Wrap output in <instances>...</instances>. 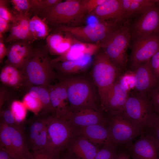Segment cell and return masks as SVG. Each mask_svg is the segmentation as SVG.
<instances>
[{
  "label": "cell",
  "mask_w": 159,
  "mask_h": 159,
  "mask_svg": "<svg viewBox=\"0 0 159 159\" xmlns=\"http://www.w3.org/2000/svg\"><path fill=\"white\" fill-rule=\"evenodd\" d=\"M66 87L71 111L102 109L97 89L92 78L81 75L58 76Z\"/></svg>",
  "instance_id": "obj_1"
},
{
  "label": "cell",
  "mask_w": 159,
  "mask_h": 159,
  "mask_svg": "<svg viewBox=\"0 0 159 159\" xmlns=\"http://www.w3.org/2000/svg\"><path fill=\"white\" fill-rule=\"evenodd\" d=\"M120 22L111 21H99L85 26H60L54 28L53 32L69 33L77 40L85 43L102 45L122 26Z\"/></svg>",
  "instance_id": "obj_2"
},
{
  "label": "cell",
  "mask_w": 159,
  "mask_h": 159,
  "mask_svg": "<svg viewBox=\"0 0 159 159\" xmlns=\"http://www.w3.org/2000/svg\"><path fill=\"white\" fill-rule=\"evenodd\" d=\"M46 47L33 49L23 71L29 88L32 86H47L57 75Z\"/></svg>",
  "instance_id": "obj_3"
},
{
  "label": "cell",
  "mask_w": 159,
  "mask_h": 159,
  "mask_svg": "<svg viewBox=\"0 0 159 159\" xmlns=\"http://www.w3.org/2000/svg\"><path fill=\"white\" fill-rule=\"evenodd\" d=\"M92 64L91 78L97 89L100 105L119 77L120 71L103 50H100L94 55Z\"/></svg>",
  "instance_id": "obj_4"
},
{
  "label": "cell",
  "mask_w": 159,
  "mask_h": 159,
  "mask_svg": "<svg viewBox=\"0 0 159 159\" xmlns=\"http://www.w3.org/2000/svg\"><path fill=\"white\" fill-rule=\"evenodd\" d=\"M86 15L82 0H67L52 7L42 17L48 24L55 28L80 26Z\"/></svg>",
  "instance_id": "obj_5"
},
{
  "label": "cell",
  "mask_w": 159,
  "mask_h": 159,
  "mask_svg": "<svg viewBox=\"0 0 159 159\" xmlns=\"http://www.w3.org/2000/svg\"><path fill=\"white\" fill-rule=\"evenodd\" d=\"M49 114L47 117L48 143L45 149L60 154L77 135V128L68 120Z\"/></svg>",
  "instance_id": "obj_6"
},
{
  "label": "cell",
  "mask_w": 159,
  "mask_h": 159,
  "mask_svg": "<svg viewBox=\"0 0 159 159\" xmlns=\"http://www.w3.org/2000/svg\"><path fill=\"white\" fill-rule=\"evenodd\" d=\"M0 148L14 159L33 158L26 142L23 125H9L0 122Z\"/></svg>",
  "instance_id": "obj_7"
},
{
  "label": "cell",
  "mask_w": 159,
  "mask_h": 159,
  "mask_svg": "<svg viewBox=\"0 0 159 159\" xmlns=\"http://www.w3.org/2000/svg\"><path fill=\"white\" fill-rule=\"evenodd\" d=\"M122 112L142 133L146 131L155 112L148 96L135 92L129 95Z\"/></svg>",
  "instance_id": "obj_8"
},
{
  "label": "cell",
  "mask_w": 159,
  "mask_h": 159,
  "mask_svg": "<svg viewBox=\"0 0 159 159\" xmlns=\"http://www.w3.org/2000/svg\"><path fill=\"white\" fill-rule=\"evenodd\" d=\"M131 35L127 25L121 26L103 44L102 48L115 66L124 70L127 62V50Z\"/></svg>",
  "instance_id": "obj_9"
},
{
  "label": "cell",
  "mask_w": 159,
  "mask_h": 159,
  "mask_svg": "<svg viewBox=\"0 0 159 159\" xmlns=\"http://www.w3.org/2000/svg\"><path fill=\"white\" fill-rule=\"evenodd\" d=\"M107 118L112 140L118 146L127 148L141 134L139 129L122 112L108 115Z\"/></svg>",
  "instance_id": "obj_10"
},
{
  "label": "cell",
  "mask_w": 159,
  "mask_h": 159,
  "mask_svg": "<svg viewBox=\"0 0 159 159\" xmlns=\"http://www.w3.org/2000/svg\"><path fill=\"white\" fill-rule=\"evenodd\" d=\"M130 60L132 66L150 61L159 49V33L140 36L133 39Z\"/></svg>",
  "instance_id": "obj_11"
},
{
  "label": "cell",
  "mask_w": 159,
  "mask_h": 159,
  "mask_svg": "<svg viewBox=\"0 0 159 159\" xmlns=\"http://www.w3.org/2000/svg\"><path fill=\"white\" fill-rule=\"evenodd\" d=\"M159 33V1L148 9L133 26L131 35L137 37Z\"/></svg>",
  "instance_id": "obj_12"
},
{
  "label": "cell",
  "mask_w": 159,
  "mask_h": 159,
  "mask_svg": "<svg viewBox=\"0 0 159 159\" xmlns=\"http://www.w3.org/2000/svg\"><path fill=\"white\" fill-rule=\"evenodd\" d=\"M127 149L132 159H159V145L146 132L141 133Z\"/></svg>",
  "instance_id": "obj_13"
},
{
  "label": "cell",
  "mask_w": 159,
  "mask_h": 159,
  "mask_svg": "<svg viewBox=\"0 0 159 159\" xmlns=\"http://www.w3.org/2000/svg\"><path fill=\"white\" fill-rule=\"evenodd\" d=\"M128 89L121 82L119 77L110 90L104 102L100 105L103 112L108 115L122 112L129 94Z\"/></svg>",
  "instance_id": "obj_14"
},
{
  "label": "cell",
  "mask_w": 159,
  "mask_h": 159,
  "mask_svg": "<svg viewBox=\"0 0 159 159\" xmlns=\"http://www.w3.org/2000/svg\"><path fill=\"white\" fill-rule=\"evenodd\" d=\"M133 69L135 92L148 96L149 92L159 83V78L151 69L149 61L139 64Z\"/></svg>",
  "instance_id": "obj_15"
},
{
  "label": "cell",
  "mask_w": 159,
  "mask_h": 159,
  "mask_svg": "<svg viewBox=\"0 0 159 159\" xmlns=\"http://www.w3.org/2000/svg\"><path fill=\"white\" fill-rule=\"evenodd\" d=\"M31 44L23 41L11 44L7 48V59L6 64L12 65L23 71L33 51Z\"/></svg>",
  "instance_id": "obj_16"
},
{
  "label": "cell",
  "mask_w": 159,
  "mask_h": 159,
  "mask_svg": "<svg viewBox=\"0 0 159 159\" xmlns=\"http://www.w3.org/2000/svg\"><path fill=\"white\" fill-rule=\"evenodd\" d=\"M102 48L100 44H92L80 41L74 38L69 49L57 58L51 59V64L57 62L76 60L87 56H93Z\"/></svg>",
  "instance_id": "obj_17"
},
{
  "label": "cell",
  "mask_w": 159,
  "mask_h": 159,
  "mask_svg": "<svg viewBox=\"0 0 159 159\" xmlns=\"http://www.w3.org/2000/svg\"><path fill=\"white\" fill-rule=\"evenodd\" d=\"M90 15L99 21H111L120 22L125 18L121 0H106Z\"/></svg>",
  "instance_id": "obj_18"
},
{
  "label": "cell",
  "mask_w": 159,
  "mask_h": 159,
  "mask_svg": "<svg viewBox=\"0 0 159 159\" xmlns=\"http://www.w3.org/2000/svg\"><path fill=\"white\" fill-rule=\"evenodd\" d=\"M77 128V135L85 137L96 145L103 146L114 144L111 137L107 124H97Z\"/></svg>",
  "instance_id": "obj_19"
},
{
  "label": "cell",
  "mask_w": 159,
  "mask_h": 159,
  "mask_svg": "<svg viewBox=\"0 0 159 159\" xmlns=\"http://www.w3.org/2000/svg\"><path fill=\"white\" fill-rule=\"evenodd\" d=\"M102 109H84L73 113L69 121L76 128L97 124H107V117H105Z\"/></svg>",
  "instance_id": "obj_20"
},
{
  "label": "cell",
  "mask_w": 159,
  "mask_h": 159,
  "mask_svg": "<svg viewBox=\"0 0 159 159\" xmlns=\"http://www.w3.org/2000/svg\"><path fill=\"white\" fill-rule=\"evenodd\" d=\"M93 56L88 55L77 60L57 62L52 64L58 73V76L77 75L86 71L92 64Z\"/></svg>",
  "instance_id": "obj_21"
},
{
  "label": "cell",
  "mask_w": 159,
  "mask_h": 159,
  "mask_svg": "<svg viewBox=\"0 0 159 159\" xmlns=\"http://www.w3.org/2000/svg\"><path fill=\"white\" fill-rule=\"evenodd\" d=\"M69 153L78 159H95L99 149L85 137L77 135L67 148Z\"/></svg>",
  "instance_id": "obj_22"
},
{
  "label": "cell",
  "mask_w": 159,
  "mask_h": 159,
  "mask_svg": "<svg viewBox=\"0 0 159 159\" xmlns=\"http://www.w3.org/2000/svg\"><path fill=\"white\" fill-rule=\"evenodd\" d=\"M31 14L16 16V20L11 23L10 33L4 40L5 43L25 41L31 43L33 41L30 34L29 22Z\"/></svg>",
  "instance_id": "obj_23"
},
{
  "label": "cell",
  "mask_w": 159,
  "mask_h": 159,
  "mask_svg": "<svg viewBox=\"0 0 159 159\" xmlns=\"http://www.w3.org/2000/svg\"><path fill=\"white\" fill-rule=\"evenodd\" d=\"M74 39V37L68 33L53 32L49 34L46 39V47L49 54L59 56L69 49Z\"/></svg>",
  "instance_id": "obj_24"
},
{
  "label": "cell",
  "mask_w": 159,
  "mask_h": 159,
  "mask_svg": "<svg viewBox=\"0 0 159 159\" xmlns=\"http://www.w3.org/2000/svg\"><path fill=\"white\" fill-rule=\"evenodd\" d=\"M0 78L3 84L15 90L29 89L27 79L23 71L10 64H6L2 68Z\"/></svg>",
  "instance_id": "obj_25"
},
{
  "label": "cell",
  "mask_w": 159,
  "mask_h": 159,
  "mask_svg": "<svg viewBox=\"0 0 159 159\" xmlns=\"http://www.w3.org/2000/svg\"><path fill=\"white\" fill-rule=\"evenodd\" d=\"M48 114L41 112L37 115H34L29 120L27 130L25 132L29 148L34 140L46 127Z\"/></svg>",
  "instance_id": "obj_26"
},
{
  "label": "cell",
  "mask_w": 159,
  "mask_h": 159,
  "mask_svg": "<svg viewBox=\"0 0 159 159\" xmlns=\"http://www.w3.org/2000/svg\"><path fill=\"white\" fill-rule=\"evenodd\" d=\"M30 34L34 41L46 39L49 34V29L46 22L36 15L30 18L29 22Z\"/></svg>",
  "instance_id": "obj_27"
},
{
  "label": "cell",
  "mask_w": 159,
  "mask_h": 159,
  "mask_svg": "<svg viewBox=\"0 0 159 159\" xmlns=\"http://www.w3.org/2000/svg\"><path fill=\"white\" fill-rule=\"evenodd\" d=\"M62 1V0H30L31 13L42 17L51 8Z\"/></svg>",
  "instance_id": "obj_28"
},
{
  "label": "cell",
  "mask_w": 159,
  "mask_h": 159,
  "mask_svg": "<svg viewBox=\"0 0 159 159\" xmlns=\"http://www.w3.org/2000/svg\"><path fill=\"white\" fill-rule=\"evenodd\" d=\"M158 1V0H131L126 18L142 14Z\"/></svg>",
  "instance_id": "obj_29"
},
{
  "label": "cell",
  "mask_w": 159,
  "mask_h": 159,
  "mask_svg": "<svg viewBox=\"0 0 159 159\" xmlns=\"http://www.w3.org/2000/svg\"><path fill=\"white\" fill-rule=\"evenodd\" d=\"M8 2L13 12L16 16L31 14L30 0H8Z\"/></svg>",
  "instance_id": "obj_30"
},
{
  "label": "cell",
  "mask_w": 159,
  "mask_h": 159,
  "mask_svg": "<svg viewBox=\"0 0 159 159\" xmlns=\"http://www.w3.org/2000/svg\"><path fill=\"white\" fill-rule=\"evenodd\" d=\"M10 107L16 123L19 125H24L27 109L22 102L13 100L10 103Z\"/></svg>",
  "instance_id": "obj_31"
},
{
  "label": "cell",
  "mask_w": 159,
  "mask_h": 159,
  "mask_svg": "<svg viewBox=\"0 0 159 159\" xmlns=\"http://www.w3.org/2000/svg\"><path fill=\"white\" fill-rule=\"evenodd\" d=\"M22 102L26 109L34 115H38L43 110L42 104L39 98L32 96L27 92L24 97Z\"/></svg>",
  "instance_id": "obj_32"
},
{
  "label": "cell",
  "mask_w": 159,
  "mask_h": 159,
  "mask_svg": "<svg viewBox=\"0 0 159 159\" xmlns=\"http://www.w3.org/2000/svg\"><path fill=\"white\" fill-rule=\"evenodd\" d=\"M38 98L43 106V110L47 113H53L54 110L52 106L49 93L47 86H39L38 92Z\"/></svg>",
  "instance_id": "obj_33"
},
{
  "label": "cell",
  "mask_w": 159,
  "mask_h": 159,
  "mask_svg": "<svg viewBox=\"0 0 159 159\" xmlns=\"http://www.w3.org/2000/svg\"><path fill=\"white\" fill-rule=\"evenodd\" d=\"M118 146L110 144L102 146L97 152L95 159H116L118 151Z\"/></svg>",
  "instance_id": "obj_34"
},
{
  "label": "cell",
  "mask_w": 159,
  "mask_h": 159,
  "mask_svg": "<svg viewBox=\"0 0 159 159\" xmlns=\"http://www.w3.org/2000/svg\"><path fill=\"white\" fill-rule=\"evenodd\" d=\"M48 143L47 127L34 140L29 147L33 151L45 149Z\"/></svg>",
  "instance_id": "obj_35"
},
{
  "label": "cell",
  "mask_w": 159,
  "mask_h": 159,
  "mask_svg": "<svg viewBox=\"0 0 159 159\" xmlns=\"http://www.w3.org/2000/svg\"><path fill=\"white\" fill-rule=\"evenodd\" d=\"M0 17L11 23L16 19L9 4L8 0H0Z\"/></svg>",
  "instance_id": "obj_36"
},
{
  "label": "cell",
  "mask_w": 159,
  "mask_h": 159,
  "mask_svg": "<svg viewBox=\"0 0 159 159\" xmlns=\"http://www.w3.org/2000/svg\"><path fill=\"white\" fill-rule=\"evenodd\" d=\"M145 132L150 135L159 145V115L155 112Z\"/></svg>",
  "instance_id": "obj_37"
},
{
  "label": "cell",
  "mask_w": 159,
  "mask_h": 159,
  "mask_svg": "<svg viewBox=\"0 0 159 159\" xmlns=\"http://www.w3.org/2000/svg\"><path fill=\"white\" fill-rule=\"evenodd\" d=\"M0 122L9 125H18L11 109L10 103L7 107L0 109Z\"/></svg>",
  "instance_id": "obj_38"
},
{
  "label": "cell",
  "mask_w": 159,
  "mask_h": 159,
  "mask_svg": "<svg viewBox=\"0 0 159 159\" xmlns=\"http://www.w3.org/2000/svg\"><path fill=\"white\" fill-rule=\"evenodd\" d=\"M148 96L153 110L159 115V83L149 92Z\"/></svg>",
  "instance_id": "obj_39"
},
{
  "label": "cell",
  "mask_w": 159,
  "mask_h": 159,
  "mask_svg": "<svg viewBox=\"0 0 159 159\" xmlns=\"http://www.w3.org/2000/svg\"><path fill=\"white\" fill-rule=\"evenodd\" d=\"M33 159H61L60 154L44 149L33 151Z\"/></svg>",
  "instance_id": "obj_40"
},
{
  "label": "cell",
  "mask_w": 159,
  "mask_h": 159,
  "mask_svg": "<svg viewBox=\"0 0 159 159\" xmlns=\"http://www.w3.org/2000/svg\"><path fill=\"white\" fill-rule=\"evenodd\" d=\"M106 0H82L83 10L86 14H90Z\"/></svg>",
  "instance_id": "obj_41"
},
{
  "label": "cell",
  "mask_w": 159,
  "mask_h": 159,
  "mask_svg": "<svg viewBox=\"0 0 159 159\" xmlns=\"http://www.w3.org/2000/svg\"><path fill=\"white\" fill-rule=\"evenodd\" d=\"M149 64L154 74L158 77L157 74L159 70V49L150 60Z\"/></svg>",
  "instance_id": "obj_42"
},
{
  "label": "cell",
  "mask_w": 159,
  "mask_h": 159,
  "mask_svg": "<svg viewBox=\"0 0 159 159\" xmlns=\"http://www.w3.org/2000/svg\"><path fill=\"white\" fill-rule=\"evenodd\" d=\"M11 23L0 17V37L5 33L10 31Z\"/></svg>",
  "instance_id": "obj_43"
},
{
  "label": "cell",
  "mask_w": 159,
  "mask_h": 159,
  "mask_svg": "<svg viewBox=\"0 0 159 159\" xmlns=\"http://www.w3.org/2000/svg\"><path fill=\"white\" fill-rule=\"evenodd\" d=\"M4 36L0 37V62L2 63L6 55L7 48L5 44Z\"/></svg>",
  "instance_id": "obj_44"
},
{
  "label": "cell",
  "mask_w": 159,
  "mask_h": 159,
  "mask_svg": "<svg viewBox=\"0 0 159 159\" xmlns=\"http://www.w3.org/2000/svg\"><path fill=\"white\" fill-rule=\"evenodd\" d=\"M126 148H124L118 151L116 159H130Z\"/></svg>",
  "instance_id": "obj_45"
},
{
  "label": "cell",
  "mask_w": 159,
  "mask_h": 159,
  "mask_svg": "<svg viewBox=\"0 0 159 159\" xmlns=\"http://www.w3.org/2000/svg\"><path fill=\"white\" fill-rule=\"evenodd\" d=\"M8 93L7 91L5 89L4 90V88L1 89L0 91V108L5 103V102L8 99Z\"/></svg>",
  "instance_id": "obj_46"
},
{
  "label": "cell",
  "mask_w": 159,
  "mask_h": 159,
  "mask_svg": "<svg viewBox=\"0 0 159 159\" xmlns=\"http://www.w3.org/2000/svg\"><path fill=\"white\" fill-rule=\"evenodd\" d=\"M12 158L6 151L0 148V159H9Z\"/></svg>",
  "instance_id": "obj_47"
},
{
  "label": "cell",
  "mask_w": 159,
  "mask_h": 159,
  "mask_svg": "<svg viewBox=\"0 0 159 159\" xmlns=\"http://www.w3.org/2000/svg\"><path fill=\"white\" fill-rule=\"evenodd\" d=\"M61 159H78L69 153L66 155L62 157Z\"/></svg>",
  "instance_id": "obj_48"
},
{
  "label": "cell",
  "mask_w": 159,
  "mask_h": 159,
  "mask_svg": "<svg viewBox=\"0 0 159 159\" xmlns=\"http://www.w3.org/2000/svg\"><path fill=\"white\" fill-rule=\"evenodd\" d=\"M9 159H14V158H11Z\"/></svg>",
  "instance_id": "obj_49"
}]
</instances>
